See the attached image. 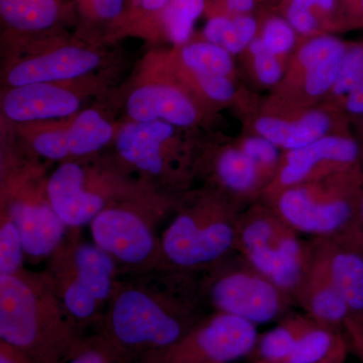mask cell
<instances>
[{"mask_svg":"<svg viewBox=\"0 0 363 363\" xmlns=\"http://www.w3.org/2000/svg\"><path fill=\"white\" fill-rule=\"evenodd\" d=\"M206 310L197 272L164 267L119 279L97 330L138 362L179 342Z\"/></svg>","mask_w":363,"mask_h":363,"instance_id":"1","label":"cell"},{"mask_svg":"<svg viewBox=\"0 0 363 363\" xmlns=\"http://www.w3.org/2000/svg\"><path fill=\"white\" fill-rule=\"evenodd\" d=\"M83 336L44 272L0 276V340L33 362L65 363Z\"/></svg>","mask_w":363,"mask_h":363,"instance_id":"2","label":"cell"},{"mask_svg":"<svg viewBox=\"0 0 363 363\" xmlns=\"http://www.w3.org/2000/svg\"><path fill=\"white\" fill-rule=\"evenodd\" d=\"M243 210L208 187L181 195L161 234L166 267L198 272L233 255Z\"/></svg>","mask_w":363,"mask_h":363,"instance_id":"3","label":"cell"},{"mask_svg":"<svg viewBox=\"0 0 363 363\" xmlns=\"http://www.w3.org/2000/svg\"><path fill=\"white\" fill-rule=\"evenodd\" d=\"M130 174L117 161L63 162L47 178V193L66 225L81 229L112 205L164 193Z\"/></svg>","mask_w":363,"mask_h":363,"instance_id":"4","label":"cell"},{"mask_svg":"<svg viewBox=\"0 0 363 363\" xmlns=\"http://www.w3.org/2000/svg\"><path fill=\"white\" fill-rule=\"evenodd\" d=\"M62 305L84 331L99 328L121 272L116 262L94 242L70 228L65 240L49 257L44 271Z\"/></svg>","mask_w":363,"mask_h":363,"instance_id":"5","label":"cell"},{"mask_svg":"<svg viewBox=\"0 0 363 363\" xmlns=\"http://www.w3.org/2000/svg\"><path fill=\"white\" fill-rule=\"evenodd\" d=\"M180 196L157 193L117 203L91 222L93 242L114 259L121 278L166 267L157 225L173 214Z\"/></svg>","mask_w":363,"mask_h":363,"instance_id":"6","label":"cell"},{"mask_svg":"<svg viewBox=\"0 0 363 363\" xmlns=\"http://www.w3.org/2000/svg\"><path fill=\"white\" fill-rule=\"evenodd\" d=\"M362 194L360 164L321 180L286 188L266 203L298 233L328 238L357 219Z\"/></svg>","mask_w":363,"mask_h":363,"instance_id":"7","label":"cell"},{"mask_svg":"<svg viewBox=\"0 0 363 363\" xmlns=\"http://www.w3.org/2000/svg\"><path fill=\"white\" fill-rule=\"evenodd\" d=\"M197 274L203 301L211 312L226 313L259 325L285 316L295 306L290 293L236 252Z\"/></svg>","mask_w":363,"mask_h":363,"instance_id":"8","label":"cell"},{"mask_svg":"<svg viewBox=\"0 0 363 363\" xmlns=\"http://www.w3.org/2000/svg\"><path fill=\"white\" fill-rule=\"evenodd\" d=\"M236 252L293 297L307 262L309 241L259 200L241 212Z\"/></svg>","mask_w":363,"mask_h":363,"instance_id":"9","label":"cell"},{"mask_svg":"<svg viewBox=\"0 0 363 363\" xmlns=\"http://www.w3.org/2000/svg\"><path fill=\"white\" fill-rule=\"evenodd\" d=\"M113 143L119 164L168 194L177 195L196 169L182 150L176 126L164 121H128Z\"/></svg>","mask_w":363,"mask_h":363,"instance_id":"10","label":"cell"},{"mask_svg":"<svg viewBox=\"0 0 363 363\" xmlns=\"http://www.w3.org/2000/svg\"><path fill=\"white\" fill-rule=\"evenodd\" d=\"M1 210L18 227L26 257L30 259H49L70 230L50 202L47 178L38 173L18 174L4 180Z\"/></svg>","mask_w":363,"mask_h":363,"instance_id":"11","label":"cell"},{"mask_svg":"<svg viewBox=\"0 0 363 363\" xmlns=\"http://www.w3.org/2000/svg\"><path fill=\"white\" fill-rule=\"evenodd\" d=\"M257 325L234 315L210 312L167 350L138 363H230L252 353L259 339Z\"/></svg>","mask_w":363,"mask_h":363,"instance_id":"12","label":"cell"},{"mask_svg":"<svg viewBox=\"0 0 363 363\" xmlns=\"http://www.w3.org/2000/svg\"><path fill=\"white\" fill-rule=\"evenodd\" d=\"M30 128V145L48 161L68 162L96 155L113 142L117 130L95 108L78 112L66 121L25 124Z\"/></svg>","mask_w":363,"mask_h":363,"instance_id":"13","label":"cell"},{"mask_svg":"<svg viewBox=\"0 0 363 363\" xmlns=\"http://www.w3.org/2000/svg\"><path fill=\"white\" fill-rule=\"evenodd\" d=\"M362 164L360 145L348 135H330L281 157L276 176L262 194V201L281 191L301 184L321 180Z\"/></svg>","mask_w":363,"mask_h":363,"instance_id":"14","label":"cell"},{"mask_svg":"<svg viewBox=\"0 0 363 363\" xmlns=\"http://www.w3.org/2000/svg\"><path fill=\"white\" fill-rule=\"evenodd\" d=\"M44 50L14 64L6 75L9 87L35 83L73 82L101 66V52L68 42L58 33L44 39Z\"/></svg>","mask_w":363,"mask_h":363,"instance_id":"15","label":"cell"},{"mask_svg":"<svg viewBox=\"0 0 363 363\" xmlns=\"http://www.w3.org/2000/svg\"><path fill=\"white\" fill-rule=\"evenodd\" d=\"M293 298L305 314L329 328L340 330L350 315V308L332 276L319 238L309 240L307 262L294 290Z\"/></svg>","mask_w":363,"mask_h":363,"instance_id":"16","label":"cell"},{"mask_svg":"<svg viewBox=\"0 0 363 363\" xmlns=\"http://www.w3.org/2000/svg\"><path fill=\"white\" fill-rule=\"evenodd\" d=\"M72 82L35 83L11 87L2 97V112L13 123L30 124L77 114L82 95Z\"/></svg>","mask_w":363,"mask_h":363,"instance_id":"17","label":"cell"},{"mask_svg":"<svg viewBox=\"0 0 363 363\" xmlns=\"http://www.w3.org/2000/svg\"><path fill=\"white\" fill-rule=\"evenodd\" d=\"M126 113L138 123L164 121L176 128H190L199 121L197 104L184 88L169 80H147L131 91Z\"/></svg>","mask_w":363,"mask_h":363,"instance_id":"18","label":"cell"},{"mask_svg":"<svg viewBox=\"0 0 363 363\" xmlns=\"http://www.w3.org/2000/svg\"><path fill=\"white\" fill-rule=\"evenodd\" d=\"M319 238L350 315L363 311V230L357 219L342 230ZM348 315V316H350Z\"/></svg>","mask_w":363,"mask_h":363,"instance_id":"19","label":"cell"},{"mask_svg":"<svg viewBox=\"0 0 363 363\" xmlns=\"http://www.w3.org/2000/svg\"><path fill=\"white\" fill-rule=\"evenodd\" d=\"M208 188L247 208L262 200L269 182L240 147H224L212 159Z\"/></svg>","mask_w":363,"mask_h":363,"instance_id":"20","label":"cell"},{"mask_svg":"<svg viewBox=\"0 0 363 363\" xmlns=\"http://www.w3.org/2000/svg\"><path fill=\"white\" fill-rule=\"evenodd\" d=\"M70 16L63 0H0L4 37L11 42H39L58 33Z\"/></svg>","mask_w":363,"mask_h":363,"instance_id":"21","label":"cell"},{"mask_svg":"<svg viewBox=\"0 0 363 363\" xmlns=\"http://www.w3.org/2000/svg\"><path fill=\"white\" fill-rule=\"evenodd\" d=\"M347 48L333 35H317L298 49L296 73L306 96L314 99L331 92Z\"/></svg>","mask_w":363,"mask_h":363,"instance_id":"22","label":"cell"},{"mask_svg":"<svg viewBox=\"0 0 363 363\" xmlns=\"http://www.w3.org/2000/svg\"><path fill=\"white\" fill-rule=\"evenodd\" d=\"M335 112L324 109H310L295 118L277 116H262L255 123L257 135L271 140L279 149L298 150L311 145L324 136L342 135L336 133Z\"/></svg>","mask_w":363,"mask_h":363,"instance_id":"23","label":"cell"},{"mask_svg":"<svg viewBox=\"0 0 363 363\" xmlns=\"http://www.w3.org/2000/svg\"><path fill=\"white\" fill-rule=\"evenodd\" d=\"M206 6L207 0H169L162 11L126 35L168 40L177 48L182 47L192 38L196 21L205 13Z\"/></svg>","mask_w":363,"mask_h":363,"instance_id":"24","label":"cell"},{"mask_svg":"<svg viewBox=\"0 0 363 363\" xmlns=\"http://www.w3.org/2000/svg\"><path fill=\"white\" fill-rule=\"evenodd\" d=\"M79 35L88 40L117 39L123 28L128 0H75Z\"/></svg>","mask_w":363,"mask_h":363,"instance_id":"25","label":"cell"},{"mask_svg":"<svg viewBox=\"0 0 363 363\" xmlns=\"http://www.w3.org/2000/svg\"><path fill=\"white\" fill-rule=\"evenodd\" d=\"M315 320L303 313H286L274 328L259 336L252 354L255 362H284Z\"/></svg>","mask_w":363,"mask_h":363,"instance_id":"26","label":"cell"},{"mask_svg":"<svg viewBox=\"0 0 363 363\" xmlns=\"http://www.w3.org/2000/svg\"><path fill=\"white\" fill-rule=\"evenodd\" d=\"M176 71L190 75H213L230 77L234 64L225 49L206 40L189 42L176 50Z\"/></svg>","mask_w":363,"mask_h":363,"instance_id":"27","label":"cell"},{"mask_svg":"<svg viewBox=\"0 0 363 363\" xmlns=\"http://www.w3.org/2000/svg\"><path fill=\"white\" fill-rule=\"evenodd\" d=\"M259 21L248 16H209L203 28L204 40L220 45L229 54L236 55L247 50L259 33Z\"/></svg>","mask_w":363,"mask_h":363,"instance_id":"28","label":"cell"},{"mask_svg":"<svg viewBox=\"0 0 363 363\" xmlns=\"http://www.w3.org/2000/svg\"><path fill=\"white\" fill-rule=\"evenodd\" d=\"M347 342L339 329L314 322L304 332L285 363H319Z\"/></svg>","mask_w":363,"mask_h":363,"instance_id":"29","label":"cell"},{"mask_svg":"<svg viewBox=\"0 0 363 363\" xmlns=\"http://www.w3.org/2000/svg\"><path fill=\"white\" fill-rule=\"evenodd\" d=\"M26 253L20 231L4 210L0 211V276L16 274L23 269Z\"/></svg>","mask_w":363,"mask_h":363,"instance_id":"30","label":"cell"},{"mask_svg":"<svg viewBox=\"0 0 363 363\" xmlns=\"http://www.w3.org/2000/svg\"><path fill=\"white\" fill-rule=\"evenodd\" d=\"M65 363H130L102 332L83 336Z\"/></svg>","mask_w":363,"mask_h":363,"instance_id":"31","label":"cell"},{"mask_svg":"<svg viewBox=\"0 0 363 363\" xmlns=\"http://www.w3.org/2000/svg\"><path fill=\"white\" fill-rule=\"evenodd\" d=\"M259 35L267 51L279 58L292 51L297 45L298 33L283 16L267 18Z\"/></svg>","mask_w":363,"mask_h":363,"instance_id":"32","label":"cell"},{"mask_svg":"<svg viewBox=\"0 0 363 363\" xmlns=\"http://www.w3.org/2000/svg\"><path fill=\"white\" fill-rule=\"evenodd\" d=\"M240 147L257 164L271 183L278 172L283 157L278 145L264 136L257 135L245 138Z\"/></svg>","mask_w":363,"mask_h":363,"instance_id":"33","label":"cell"},{"mask_svg":"<svg viewBox=\"0 0 363 363\" xmlns=\"http://www.w3.org/2000/svg\"><path fill=\"white\" fill-rule=\"evenodd\" d=\"M252 58L253 70L260 83L274 86L281 82L284 75L283 65L279 57L267 51L259 35L247 48Z\"/></svg>","mask_w":363,"mask_h":363,"instance_id":"34","label":"cell"},{"mask_svg":"<svg viewBox=\"0 0 363 363\" xmlns=\"http://www.w3.org/2000/svg\"><path fill=\"white\" fill-rule=\"evenodd\" d=\"M182 79H190L191 86L196 88L200 95L217 104H226L235 96V86L230 77L213 75H190L180 73Z\"/></svg>","mask_w":363,"mask_h":363,"instance_id":"35","label":"cell"},{"mask_svg":"<svg viewBox=\"0 0 363 363\" xmlns=\"http://www.w3.org/2000/svg\"><path fill=\"white\" fill-rule=\"evenodd\" d=\"M169 0H135L126 11L123 28L117 38L123 37L135 26L145 23L162 11Z\"/></svg>","mask_w":363,"mask_h":363,"instance_id":"36","label":"cell"},{"mask_svg":"<svg viewBox=\"0 0 363 363\" xmlns=\"http://www.w3.org/2000/svg\"><path fill=\"white\" fill-rule=\"evenodd\" d=\"M259 0H207L205 13L213 16H248L257 9Z\"/></svg>","mask_w":363,"mask_h":363,"instance_id":"37","label":"cell"},{"mask_svg":"<svg viewBox=\"0 0 363 363\" xmlns=\"http://www.w3.org/2000/svg\"><path fill=\"white\" fill-rule=\"evenodd\" d=\"M348 345L355 353L360 363H363V311L350 314L343 324Z\"/></svg>","mask_w":363,"mask_h":363,"instance_id":"38","label":"cell"},{"mask_svg":"<svg viewBox=\"0 0 363 363\" xmlns=\"http://www.w3.org/2000/svg\"><path fill=\"white\" fill-rule=\"evenodd\" d=\"M0 363H35L20 350L0 340Z\"/></svg>","mask_w":363,"mask_h":363,"instance_id":"39","label":"cell"},{"mask_svg":"<svg viewBox=\"0 0 363 363\" xmlns=\"http://www.w3.org/2000/svg\"><path fill=\"white\" fill-rule=\"evenodd\" d=\"M348 344H343L342 346L338 348L337 350L334 351L331 355H329L326 359L319 363H346V357H347ZM255 363H285V362H255Z\"/></svg>","mask_w":363,"mask_h":363,"instance_id":"40","label":"cell"},{"mask_svg":"<svg viewBox=\"0 0 363 363\" xmlns=\"http://www.w3.org/2000/svg\"><path fill=\"white\" fill-rule=\"evenodd\" d=\"M357 221L363 230V194L362 197V202H360L359 210H358Z\"/></svg>","mask_w":363,"mask_h":363,"instance_id":"41","label":"cell"},{"mask_svg":"<svg viewBox=\"0 0 363 363\" xmlns=\"http://www.w3.org/2000/svg\"><path fill=\"white\" fill-rule=\"evenodd\" d=\"M362 119V124H360V128H362V143H359L360 145V155H362V164L363 167V118Z\"/></svg>","mask_w":363,"mask_h":363,"instance_id":"42","label":"cell"},{"mask_svg":"<svg viewBox=\"0 0 363 363\" xmlns=\"http://www.w3.org/2000/svg\"><path fill=\"white\" fill-rule=\"evenodd\" d=\"M357 6L358 9V14L362 16L363 20V0H357Z\"/></svg>","mask_w":363,"mask_h":363,"instance_id":"43","label":"cell"},{"mask_svg":"<svg viewBox=\"0 0 363 363\" xmlns=\"http://www.w3.org/2000/svg\"><path fill=\"white\" fill-rule=\"evenodd\" d=\"M133 1H135V0H128V9L133 4Z\"/></svg>","mask_w":363,"mask_h":363,"instance_id":"44","label":"cell"}]
</instances>
